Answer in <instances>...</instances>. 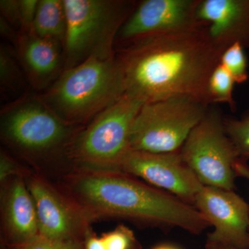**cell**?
<instances>
[{
    "label": "cell",
    "mask_w": 249,
    "mask_h": 249,
    "mask_svg": "<svg viewBox=\"0 0 249 249\" xmlns=\"http://www.w3.org/2000/svg\"><path fill=\"white\" fill-rule=\"evenodd\" d=\"M222 54L202 26L150 36L116 51L126 93L144 103L189 96L209 106L208 83Z\"/></svg>",
    "instance_id": "obj_1"
},
{
    "label": "cell",
    "mask_w": 249,
    "mask_h": 249,
    "mask_svg": "<svg viewBox=\"0 0 249 249\" xmlns=\"http://www.w3.org/2000/svg\"><path fill=\"white\" fill-rule=\"evenodd\" d=\"M58 187L91 223L114 218L193 235L211 227L193 205L122 172L72 168Z\"/></svg>",
    "instance_id": "obj_2"
},
{
    "label": "cell",
    "mask_w": 249,
    "mask_h": 249,
    "mask_svg": "<svg viewBox=\"0 0 249 249\" xmlns=\"http://www.w3.org/2000/svg\"><path fill=\"white\" fill-rule=\"evenodd\" d=\"M124 93V71L115 55L90 58L64 70L40 96L64 121L83 127Z\"/></svg>",
    "instance_id": "obj_3"
},
{
    "label": "cell",
    "mask_w": 249,
    "mask_h": 249,
    "mask_svg": "<svg viewBox=\"0 0 249 249\" xmlns=\"http://www.w3.org/2000/svg\"><path fill=\"white\" fill-rule=\"evenodd\" d=\"M83 127L57 115L39 96L22 95L1 111V137L13 151L30 161L62 157Z\"/></svg>",
    "instance_id": "obj_4"
},
{
    "label": "cell",
    "mask_w": 249,
    "mask_h": 249,
    "mask_svg": "<svg viewBox=\"0 0 249 249\" xmlns=\"http://www.w3.org/2000/svg\"><path fill=\"white\" fill-rule=\"evenodd\" d=\"M67 19L64 70L90 58L116 55L121 27L137 3L127 0H63Z\"/></svg>",
    "instance_id": "obj_5"
},
{
    "label": "cell",
    "mask_w": 249,
    "mask_h": 249,
    "mask_svg": "<svg viewBox=\"0 0 249 249\" xmlns=\"http://www.w3.org/2000/svg\"><path fill=\"white\" fill-rule=\"evenodd\" d=\"M144 103L124 93L114 104L83 126L72 139L67 160L73 168L119 171L131 150V129Z\"/></svg>",
    "instance_id": "obj_6"
},
{
    "label": "cell",
    "mask_w": 249,
    "mask_h": 249,
    "mask_svg": "<svg viewBox=\"0 0 249 249\" xmlns=\"http://www.w3.org/2000/svg\"><path fill=\"white\" fill-rule=\"evenodd\" d=\"M211 106L189 96L144 103L131 129V150L168 153L181 150Z\"/></svg>",
    "instance_id": "obj_7"
},
{
    "label": "cell",
    "mask_w": 249,
    "mask_h": 249,
    "mask_svg": "<svg viewBox=\"0 0 249 249\" xmlns=\"http://www.w3.org/2000/svg\"><path fill=\"white\" fill-rule=\"evenodd\" d=\"M219 109L210 107L192 131L180 153L204 186L234 190L240 159L226 131Z\"/></svg>",
    "instance_id": "obj_8"
},
{
    "label": "cell",
    "mask_w": 249,
    "mask_h": 249,
    "mask_svg": "<svg viewBox=\"0 0 249 249\" xmlns=\"http://www.w3.org/2000/svg\"><path fill=\"white\" fill-rule=\"evenodd\" d=\"M25 180L35 204L40 235L85 241L91 222L70 198L41 175L27 171Z\"/></svg>",
    "instance_id": "obj_9"
},
{
    "label": "cell",
    "mask_w": 249,
    "mask_h": 249,
    "mask_svg": "<svg viewBox=\"0 0 249 249\" xmlns=\"http://www.w3.org/2000/svg\"><path fill=\"white\" fill-rule=\"evenodd\" d=\"M119 171L142 178L193 206L204 186L185 163L180 150L153 153L130 150L121 161Z\"/></svg>",
    "instance_id": "obj_10"
},
{
    "label": "cell",
    "mask_w": 249,
    "mask_h": 249,
    "mask_svg": "<svg viewBox=\"0 0 249 249\" xmlns=\"http://www.w3.org/2000/svg\"><path fill=\"white\" fill-rule=\"evenodd\" d=\"M199 0H144L137 4L116 42L123 46L150 36L194 30L201 27L196 18Z\"/></svg>",
    "instance_id": "obj_11"
},
{
    "label": "cell",
    "mask_w": 249,
    "mask_h": 249,
    "mask_svg": "<svg viewBox=\"0 0 249 249\" xmlns=\"http://www.w3.org/2000/svg\"><path fill=\"white\" fill-rule=\"evenodd\" d=\"M193 206L213 227L206 240L249 249V204L234 190L203 186Z\"/></svg>",
    "instance_id": "obj_12"
},
{
    "label": "cell",
    "mask_w": 249,
    "mask_h": 249,
    "mask_svg": "<svg viewBox=\"0 0 249 249\" xmlns=\"http://www.w3.org/2000/svg\"><path fill=\"white\" fill-rule=\"evenodd\" d=\"M196 18L222 53L234 44L249 49V0H199Z\"/></svg>",
    "instance_id": "obj_13"
},
{
    "label": "cell",
    "mask_w": 249,
    "mask_h": 249,
    "mask_svg": "<svg viewBox=\"0 0 249 249\" xmlns=\"http://www.w3.org/2000/svg\"><path fill=\"white\" fill-rule=\"evenodd\" d=\"M1 213L6 245H19L40 235L34 199L25 175L1 185Z\"/></svg>",
    "instance_id": "obj_14"
},
{
    "label": "cell",
    "mask_w": 249,
    "mask_h": 249,
    "mask_svg": "<svg viewBox=\"0 0 249 249\" xmlns=\"http://www.w3.org/2000/svg\"><path fill=\"white\" fill-rule=\"evenodd\" d=\"M16 45L18 58L31 86L48 89L64 71L63 45L30 31L19 33Z\"/></svg>",
    "instance_id": "obj_15"
},
{
    "label": "cell",
    "mask_w": 249,
    "mask_h": 249,
    "mask_svg": "<svg viewBox=\"0 0 249 249\" xmlns=\"http://www.w3.org/2000/svg\"><path fill=\"white\" fill-rule=\"evenodd\" d=\"M31 31L42 38L58 41L64 45L67 19L63 0H39Z\"/></svg>",
    "instance_id": "obj_16"
},
{
    "label": "cell",
    "mask_w": 249,
    "mask_h": 249,
    "mask_svg": "<svg viewBox=\"0 0 249 249\" xmlns=\"http://www.w3.org/2000/svg\"><path fill=\"white\" fill-rule=\"evenodd\" d=\"M233 78L220 63L214 69L208 83V96L209 102L227 104L232 110L237 109L233 99Z\"/></svg>",
    "instance_id": "obj_17"
},
{
    "label": "cell",
    "mask_w": 249,
    "mask_h": 249,
    "mask_svg": "<svg viewBox=\"0 0 249 249\" xmlns=\"http://www.w3.org/2000/svg\"><path fill=\"white\" fill-rule=\"evenodd\" d=\"M0 84L1 90L15 94L24 88V76L14 54L4 45L0 48Z\"/></svg>",
    "instance_id": "obj_18"
},
{
    "label": "cell",
    "mask_w": 249,
    "mask_h": 249,
    "mask_svg": "<svg viewBox=\"0 0 249 249\" xmlns=\"http://www.w3.org/2000/svg\"><path fill=\"white\" fill-rule=\"evenodd\" d=\"M224 126L240 158H249V107L240 118H224Z\"/></svg>",
    "instance_id": "obj_19"
},
{
    "label": "cell",
    "mask_w": 249,
    "mask_h": 249,
    "mask_svg": "<svg viewBox=\"0 0 249 249\" xmlns=\"http://www.w3.org/2000/svg\"><path fill=\"white\" fill-rule=\"evenodd\" d=\"M219 63L229 71L235 83L242 84L248 81V62L245 48L240 44H234L226 49Z\"/></svg>",
    "instance_id": "obj_20"
},
{
    "label": "cell",
    "mask_w": 249,
    "mask_h": 249,
    "mask_svg": "<svg viewBox=\"0 0 249 249\" xmlns=\"http://www.w3.org/2000/svg\"><path fill=\"white\" fill-rule=\"evenodd\" d=\"M6 249H85V241L54 240L39 235L19 245H6Z\"/></svg>",
    "instance_id": "obj_21"
},
{
    "label": "cell",
    "mask_w": 249,
    "mask_h": 249,
    "mask_svg": "<svg viewBox=\"0 0 249 249\" xmlns=\"http://www.w3.org/2000/svg\"><path fill=\"white\" fill-rule=\"evenodd\" d=\"M101 237L107 249H134L139 244L132 231L124 225L119 226Z\"/></svg>",
    "instance_id": "obj_22"
},
{
    "label": "cell",
    "mask_w": 249,
    "mask_h": 249,
    "mask_svg": "<svg viewBox=\"0 0 249 249\" xmlns=\"http://www.w3.org/2000/svg\"><path fill=\"white\" fill-rule=\"evenodd\" d=\"M27 170H23L16 160L6 153L1 150L0 154V183L1 185L9 181L15 177L22 176L27 173Z\"/></svg>",
    "instance_id": "obj_23"
},
{
    "label": "cell",
    "mask_w": 249,
    "mask_h": 249,
    "mask_svg": "<svg viewBox=\"0 0 249 249\" xmlns=\"http://www.w3.org/2000/svg\"><path fill=\"white\" fill-rule=\"evenodd\" d=\"M39 0H20V33L31 30L35 19Z\"/></svg>",
    "instance_id": "obj_24"
},
{
    "label": "cell",
    "mask_w": 249,
    "mask_h": 249,
    "mask_svg": "<svg viewBox=\"0 0 249 249\" xmlns=\"http://www.w3.org/2000/svg\"><path fill=\"white\" fill-rule=\"evenodd\" d=\"M1 16L13 25L21 28L20 0H1Z\"/></svg>",
    "instance_id": "obj_25"
},
{
    "label": "cell",
    "mask_w": 249,
    "mask_h": 249,
    "mask_svg": "<svg viewBox=\"0 0 249 249\" xmlns=\"http://www.w3.org/2000/svg\"><path fill=\"white\" fill-rule=\"evenodd\" d=\"M85 249H107L101 237H98L92 231L87 235L85 240Z\"/></svg>",
    "instance_id": "obj_26"
},
{
    "label": "cell",
    "mask_w": 249,
    "mask_h": 249,
    "mask_svg": "<svg viewBox=\"0 0 249 249\" xmlns=\"http://www.w3.org/2000/svg\"><path fill=\"white\" fill-rule=\"evenodd\" d=\"M0 27H1V35L4 37H7L9 40L14 41L15 43L17 42L18 36L16 35L15 31L13 30L12 28L10 26L9 23L1 16V20H0Z\"/></svg>",
    "instance_id": "obj_27"
},
{
    "label": "cell",
    "mask_w": 249,
    "mask_h": 249,
    "mask_svg": "<svg viewBox=\"0 0 249 249\" xmlns=\"http://www.w3.org/2000/svg\"><path fill=\"white\" fill-rule=\"evenodd\" d=\"M235 170L237 176L246 178L249 181V165L246 159L240 158L236 162Z\"/></svg>",
    "instance_id": "obj_28"
},
{
    "label": "cell",
    "mask_w": 249,
    "mask_h": 249,
    "mask_svg": "<svg viewBox=\"0 0 249 249\" xmlns=\"http://www.w3.org/2000/svg\"><path fill=\"white\" fill-rule=\"evenodd\" d=\"M205 249H236L234 247H229L221 244L216 243V242H211V241L206 240V245H205Z\"/></svg>",
    "instance_id": "obj_29"
},
{
    "label": "cell",
    "mask_w": 249,
    "mask_h": 249,
    "mask_svg": "<svg viewBox=\"0 0 249 249\" xmlns=\"http://www.w3.org/2000/svg\"><path fill=\"white\" fill-rule=\"evenodd\" d=\"M150 249H183L181 247L175 245V244L170 243V242H163V243L158 244V245L154 246Z\"/></svg>",
    "instance_id": "obj_30"
},
{
    "label": "cell",
    "mask_w": 249,
    "mask_h": 249,
    "mask_svg": "<svg viewBox=\"0 0 249 249\" xmlns=\"http://www.w3.org/2000/svg\"><path fill=\"white\" fill-rule=\"evenodd\" d=\"M134 249H142V246H141L140 244L139 243Z\"/></svg>",
    "instance_id": "obj_31"
}]
</instances>
